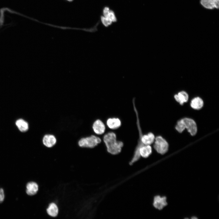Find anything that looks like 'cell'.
<instances>
[{
  "label": "cell",
  "mask_w": 219,
  "mask_h": 219,
  "mask_svg": "<svg viewBox=\"0 0 219 219\" xmlns=\"http://www.w3.org/2000/svg\"><path fill=\"white\" fill-rule=\"evenodd\" d=\"M16 124L19 130L22 132H25L28 129V123L23 119L17 120L16 122Z\"/></svg>",
  "instance_id": "ac0fdd59"
},
{
  "label": "cell",
  "mask_w": 219,
  "mask_h": 219,
  "mask_svg": "<svg viewBox=\"0 0 219 219\" xmlns=\"http://www.w3.org/2000/svg\"><path fill=\"white\" fill-rule=\"evenodd\" d=\"M103 141L107 152L113 155L120 153L123 146V142L117 140L116 134L112 132L105 134L103 137Z\"/></svg>",
  "instance_id": "6da1fadb"
},
{
  "label": "cell",
  "mask_w": 219,
  "mask_h": 219,
  "mask_svg": "<svg viewBox=\"0 0 219 219\" xmlns=\"http://www.w3.org/2000/svg\"><path fill=\"white\" fill-rule=\"evenodd\" d=\"M68 0V1H69L71 2V1H73V0Z\"/></svg>",
  "instance_id": "44dd1931"
},
{
  "label": "cell",
  "mask_w": 219,
  "mask_h": 219,
  "mask_svg": "<svg viewBox=\"0 0 219 219\" xmlns=\"http://www.w3.org/2000/svg\"><path fill=\"white\" fill-rule=\"evenodd\" d=\"M92 128L95 134L99 135L103 134L105 130V126L104 123L99 119H97L94 121Z\"/></svg>",
  "instance_id": "52a82bcc"
},
{
  "label": "cell",
  "mask_w": 219,
  "mask_h": 219,
  "mask_svg": "<svg viewBox=\"0 0 219 219\" xmlns=\"http://www.w3.org/2000/svg\"><path fill=\"white\" fill-rule=\"evenodd\" d=\"M26 192L29 195H33L37 193L38 190V186L37 183L34 182L27 183L26 185Z\"/></svg>",
  "instance_id": "4fadbf2b"
},
{
  "label": "cell",
  "mask_w": 219,
  "mask_h": 219,
  "mask_svg": "<svg viewBox=\"0 0 219 219\" xmlns=\"http://www.w3.org/2000/svg\"><path fill=\"white\" fill-rule=\"evenodd\" d=\"M175 128L176 130L179 133H182L185 129L184 123L182 119L177 122Z\"/></svg>",
  "instance_id": "d6986e66"
},
{
  "label": "cell",
  "mask_w": 219,
  "mask_h": 219,
  "mask_svg": "<svg viewBox=\"0 0 219 219\" xmlns=\"http://www.w3.org/2000/svg\"><path fill=\"white\" fill-rule=\"evenodd\" d=\"M167 204L166 199L165 197H161L159 196H157L154 197L153 205L156 208L161 210Z\"/></svg>",
  "instance_id": "30bf717a"
},
{
  "label": "cell",
  "mask_w": 219,
  "mask_h": 219,
  "mask_svg": "<svg viewBox=\"0 0 219 219\" xmlns=\"http://www.w3.org/2000/svg\"><path fill=\"white\" fill-rule=\"evenodd\" d=\"M106 124L109 128L116 129L118 128L121 125L120 120L118 118H110L107 119Z\"/></svg>",
  "instance_id": "8fae6325"
},
{
  "label": "cell",
  "mask_w": 219,
  "mask_h": 219,
  "mask_svg": "<svg viewBox=\"0 0 219 219\" xmlns=\"http://www.w3.org/2000/svg\"><path fill=\"white\" fill-rule=\"evenodd\" d=\"M182 119L185 129H186L191 135H195L197 131V127L195 122L193 120L188 118H184Z\"/></svg>",
  "instance_id": "8992f818"
},
{
  "label": "cell",
  "mask_w": 219,
  "mask_h": 219,
  "mask_svg": "<svg viewBox=\"0 0 219 219\" xmlns=\"http://www.w3.org/2000/svg\"><path fill=\"white\" fill-rule=\"evenodd\" d=\"M47 214L53 217H56L58 214V207L57 205L54 202L50 203L47 208Z\"/></svg>",
  "instance_id": "7c38bea8"
},
{
  "label": "cell",
  "mask_w": 219,
  "mask_h": 219,
  "mask_svg": "<svg viewBox=\"0 0 219 219\" xmlns=\"http://www.w3.org/2000/svg\"><path fill=\"white\" fill-rule=\"evenodd\" d=\"M155 136L151 132L143 134L141 137V141L144 145H150L153 143L155 140Z\"/></svg>",
  "instance_id": "5bb4252c"
},
{
  "label": "cell",
  "mask_w": 219,
  "mask_h": 219,
  "mask_svg": "<svg viewBox=\"0 0 219 219\" xmlns=\"http://www.w3.org/2000/svg\"><path fill=\"white\" fill-rule=\"evenodd\" d=\"M133 105L136 118V124L138 132V139L137 144L134 150V153L132 157L129 162L130 165L133 164L140 158L141 156L139 153V149L140 148L144 145L141 141V137L142 135V131L141 127L138 113L135 103V100H133Z\"/></svg>",
  "instance_id": "7a4b0ae2"
},
{
  "label": "cell",
  "mask_w": 219,
  "mask_h": 219,
  "mask_svg": "<svg viewBox=\"0 0 219 219\" xmlns=\"http://www.w3.org/2000/svg\"><path fill=\"white\" fill-rule=\"evenodd\" d=\"M175 100L181 105L187 101L188 99V95L185 91H182L179 92L178 94L174 96Z\"/></svg>",
  "instance_id": "9a60e30c"
},
{
  "label": "cell",
  "mask_w": 219,
  "mask_h": 219,
  "mask_svg": "<svg viewBox=\"0 0 219 219\" xmlns=\"http://www.w3.org/2000/svg\"><path fill=\"white\" fill-rule=\"evenodd\" d=\"M152 149L150 145H144L139 149V153L141 157L146 158L151 154Z\"/></svg>",
  "instance_id": "2e32d148"
},
{
  "label": "cell",
  "mask_w": 219,
  "mask_h": 219,
  "mask_svg": "<svg viewBox=\"0 0 219 219\" xmlns=\"http://www.w3.org/2000/svg\"><path fill=\"white\" fill-rule=\"evenodd\" d=\"M200 2L203 7L207 9H218L219 7V0H200Z\"/></svg>",
  "instance_id": "9c48e42d"
},
{
  "label": "cell",
  "mask_w": 219,
  "mask_h": 219,
  "mask_svg": "<svg viewBox=\"0 0 219 219\" xmlns=\"http://www.w3.org/2000/svg\"><path fill=\"white\" fill-rule=\"evenodd\" d=\"M5 197L4 192L3 189L0 188V203L2 202L4 200Z\"/></svg>",
  "instance_id": "ffe728a7"
},
{
  "label": "cell",
  "mask_w": 219,
  "mask_h": 219,
  "mask_svg": "<svg viewBox=\"0 0 219 219\" xmlns=\"http://www.w3.org/2000/svg\"><path fill=\"white\" fill-rule=\"evenodd\" d=\"M203 105V100L199 97H196L192 99L191 102L190 106L192 108L195 109H200Z\"/></svg>",
  "instance_id": "e0dca14e"
},
{
  "label": "cell",
  "mask_w": 219,
  "mask_h": 219,
  "mask_svg": "<svg viewBox=\"0 0 219 219\" xmlns=\"http://www.w3.org/2000/svg\"><path fill=\"white\" fill-rule=\"evenodd\" d=\"M102 141L100 138L92 134L80 138L78 142V146L82 148H93L97 146Z\"/></svg>",
  "instance_id": "3957f363"
},
{
  "label": "cell",
  "mask_w": 219,
  "mask_h": 219,
  "mask_svg": "<svg viewBox=\"0 0 219 219\" xmlns=\"http://www.w3.org/2000/svg\"><path fill=\"white\" fill-rule=\"evenodd\" d=\"M103 14V16L101 17V20L103 24L106 27L117 20L114 12L108 7H105L104 8Z\"/></svg>",
  "instance_id": "277c9868"
},
{
  "label": "cell",
  "mask_w": 219,
  "mask_h": 219,
  "mask_svg": "<svg viewBox=\"0 0 219 219\" xmlns=\"http://www.w3.org/2000/svg\"><path fill=\"white\" fill-rule=\"evenodd\" d=\"M154 141V148L158 153L163 155L167 151L169 148L168 144L162 137H156Z\"/></svg>",
  "instance_id": "5b68a950"
},
{
  "label": "cell",
  "mask_w": 219,
  "mask_h": 219,
  "mask_svg": "<svg viewBox=\"0 0 219 219\" xmlns=\"http://www.w3.org/2000/svg\"><path fill=\"white\" fill-rule=\"evenodd\" d=\"M42 141L43 144L45 147L51 148L56 144L57 139L54 135L47 134H45L43 136Z\"/></svg>",
  "instance_id": "ba28073f"
}]
</instances>
